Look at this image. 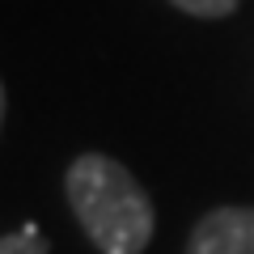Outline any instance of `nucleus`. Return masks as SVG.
<instances>
[{
    "instance_id": "f257e3e1",
    "label": "nucleus",
    "mask_w": 254,
    "mask_h": 254,
    "mask_svg": "<svg viewBox=\"0 0 254 254\" xmlns=\"http://www.w3.org/2000/svg\"><path fill=\"white\" fill-rule=\"evenodd\" d=\"M64 199L98 254H140L157 229V208L136 174L106 153H81L64 174Z\"/></svg>"
},
{
    "instance_id": "f03ea898",
    "label": "nucleus",
    "mask_w": 254,
    "mask_h": 254,
    "mask_svg": "<svg viewBox=\"0 0 254 254\" xmlns=\"http://www.w3.org/2000/svg\"><path fill=\"white\" fill-rule=\"evenodd\" d=\"M182 254H254V208H212L195 220Z\"/></svg>"
},
{
    "instance_id": "7ed1b4c3",
    "label": "nucleus",
    "mask_w": 254,
    "mask_h": 254,
    "mask_svg": "<svg viewBox=\"0 0 254 254\" xmlns=\"http://www.w3.org/2000/svg\"><path fill=\"white\" fill-rule=\"evenodd\" d=\"M0 254H51V250H47L38 225L30 220V225H21L17 233H4V237H0Z\"/></svg>"
},
{
    "instance_id": "20e7f679",
    "label": "nucleus",
    "mask_w": 254,
    "mask_h": 254,
    "mask_svg": "<svg viewBox=\"0 0 254 254\" xmlns=\"http://www.w3.org/2000/svg\"><path fill=\"white\" fill-rule=\"evenodd\" d=\"M170 4H174V9H182V13H190V17L216 21V17H229L242 0H170Z\"/></svg>"
},
{
    "instance_id": "39448f33",
    "label": "nucleus",
    "mask_w": 254,
    "mask_h": 254,
    "mask_svg": "<svg viewBox=\"0 0 254 254\" xmlns=\"http://www.w3.org/2000/svg\"><path fill=\"white\" fill-rule=\"evenodd\" d=\"M0 123H4V85H0Z\"/></svg>"
}]
</instances>
